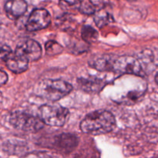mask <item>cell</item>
<instances>
[{
	"instance_id": "cell-1",
	"label": "cell",
	"mask_w": 158,
	"mask_h": 158,
	"mask_svg": "<svg viewBox=\"0 0 158 158\" xmlns=\"http://www.w3.org/2000/svg\"><path fill=\"white\" fill-rule=\"evenodd\" d=\"M116 127L114 116L109 111L100 110L89 113L80 125L83 133L90 135H101L111 132Z\"/></svg>"
},
{
	"instance_id": "cell-2",
	"label": "cell",
	"mask_w": 158,
	"mask_h": 158,
	"mask_svg": "<svg viewBox=\"0 0 158 158\" xmlns=\"http://www.w3.org/2000/svg\"><path fill=\"white\" fill-rule=\"evenodd\" d=\"M72 89V85L63 80L45 79L37 84L35 91L41 98L56 102L67 96Z\"/></svg>"
},
{
	"instance_id": "cell-3",
	"label": "cell",
	"mask_w": 158,
	"mask_h": 158,
	"mask_svg": "<svg viewBox=\"0 0 158 158\" xmlns=\"http://www.w3.org/2000/svg\"><path fill=\"white\" fill-rule=\"evenodd\" d=\"M40 117L46 125L63 127L69 117V110L59 104H46L40 108Z\"/></svg>"
},
{
	"instance_id": "cell-4",
	"label": "cell",
	"mask_w": 158,
	"mask_h": 158,
	"mask_svg": "<svg viewBox=\"0 0 158 158\" xmlns=\"http://www.w3.org/2000/svg\"><path fill=\"white\" fill-rule=\"evenodd\" d=\"M9 122L16 129L27 132H37L45 124L40 117L24 111H15L9 117Z\"/></svg>"
},
{
	"instance_id": "cell-5",
	"label": "cell",
	"mask_w": 158,
	"mask_h": 158,
	"mask_svg": "<svg viewBox=\"0 0 158 158\" xmlns=\"http://www.w3.org/2000/svg\"><path fill=\"white\" fill-rule=\"evenodd\" d=\"M114 72L139 77L143 76V71L140 62L131 56H117L114 63Z\"/></svg>"
},
{
	"instance_id": "cell-6",
	"label": "cell",
	"mask_w": 158,
	"mask_h": 158,
	"mask_svg": "<svg viewBox=\"0 0 158 158\" xmlns=\"http://www.w3.org/2000/svg\"><path fill=\"white\" fill-rule=\"evenodd\" d=\"M15 53L28 61H36L41 57L42 48L33 40H26L20 42L15 48Z\"/></svg>"
},
{
	"instance_id": "cell-7",
	"label": "cell",
	"mask_w": 158,
	"mask_h": 158,
	"mask_svg": "<svg viewBox=\"0 0 158 158\" xmlns=\"http://www.w3.org/2000/svg\"><path fill=\"white\" fill-rule=\"evenodd\" d=\"M51 22L50 14L44 9H34L26 23V29L29 32L41 30L47 27Z\"/></svg>"
},
{
	"instance_id": "cell-8",
	"label": "cell",
	"mask_w": 158,
	"mask_h": 158,
	"mask_svg": "<svg viewBox=\"0 0 158 158\" xmlns=\"http://www.w3.org/2000/svg\"><path fill=\"white\" fill-rule=\"evenodd\" d=\"M117 56L113 54L95 55L89 60V65L94 69L101 72L114 71V66Z\"/></svg>"
},
{
	"instance_id": "cell-9",
	"label": "cell",
	"mask_w": 158,
	"mask_h": 158,
	"mask_svg": "<svg viewBox=\"0 0 158 158\" xmlns=\"http://www.w3.org/2000/svg\"><path fill=\"white\" fill-rule=\"evenodd\" d=\"M27 2L25 0H7L5 3V12L10 19H17L27 10Z\"/></svg>"
},
{
	"instance_id": "cell-10",
	"label": "cell",
	"mask_w": 158,
	"mask_h": 158,
	"mask_svg": "<svg viewBox=\"0 0 158 158\" xmlns=\"http://www.w3.org/2000/svg\"><path fill=\"white\" fill-rule=\"evenodd\" d=\"M78 139L71 134H61L56 136L54 140V146L60 151L69 152L77 147Z\"/></svg>"
},
{
	"instance_id": "cell-11",
	"label": "cell",
	"mask_w": 158,
	"mask_h": 158,
	"mask_svg": "<svg viewBox=\"0 0 158 158\" xmlns=\"http://www.w3.org/2000/svg\"><path fill=\"white\" fill-rule=\"evenodd\" d=\"M8 69L15 73H21L27 70L29 61L23 57L12 53L11 56L6 61Z\"/></svg>"
},
{
	"instance_id": "cell-12",
	"label": "cell",
	"mask_w": 158,
	"mask_h": 158,
	"mask_svg": "<svg viewBox=\"0 0 158 158\" xmlns=\"http://www.w3.org/2000/svg\"><path fill=\"white\" fill-rule=\"evenodd\" d=\"M78 84L83 90L87 93H96L103 89L106 83L98 78H80Z\"/></svg>"
},
{
	"instance_id": "cell-13",
	"label": "cell",
	"mask_w": 158,
	"mask_h": 158,
	"mask_svg": "<svg viewBox=\"0 0 158 158\" xmlns=\"http://www.w3.org/2000/svg\"><path fill=\"white\" fill-rule=\"evenodd\" d=\"M113 20L114 19H113L112 15L109 13L107 11L104 10V8L99 9L94 15V21L99 28H103L108 23H111Z\"/></svg>"
},
{
	"instance_id": "cell-14",
	"label": "cell",
	"mask_w": 158,
	"mask_h": 158,
	"mask_svg": "<svg viewBox=\"0 0 158 158\" xmlns=\"http://www.w3.org/2000/svg\"><path fill=\"white\" fill-rule=\"evenodd\" d=\"M81 35L83 40L86 43H94L98 38V32L90 26H84L82 28Z\"/></svg>"
},
{
	"instance_id": "cell-15",
	"label": "cell",
	"mask_w": 158,
	"mask_h": 158,
	"mask_svg": "<svg viewBox=\"0 0 158 158\" xmlns=\"http://www.w3.org/2000/svg\"><path fill=\"white\" fill-rule=\"evenodd\" d=\"M83 0H60V6L63 10H80Z\"/></svg>"
},
{
	"instance_id": "cell-16",
	"label": "cell",
	"mask_w": 158,
	"mask_h": 158,
	"mask_svg": "<svg viewBox=\"0 0 158 158\" xmlns=\"http://www.w3.org/2000/svg\"><path fill=\"white\" fill-rule=\"evenodd\" d=\"M45 49L48 55L55 56L61 53L63 50V48L57 42L49 40L45 45Z\"/></svg>"
},
{
	"instance_id": "cell-17",
	"label": "cell",
	"mask_w": 158,
	"mask_h": 158,
	"mask_svg": "<svg viewBox=\"0 0 158 158\" xmlns=\"http://www.w3.org/2000/svg\"><path fill=\"white\" fill-rule=\"evenodd\" d=\"M13 53L12 51V49H10L9 46H8L7 45H2L1 47V60L2 61H6L9 57L11 56V55Z\"/></svg>"
},
{
	"instance_id": "cell-18",
	"label": "cell",
	"mask_w": 158,
	"mask_h": 158,
	"mask_svg": "<svg viewBox=\"0 0 158 158\" xmlns=\"http://www.w3.org/2000/svg\"><path fill=\"white\" fill-rule=\"evenodd\" d=\"M22 158H52L50 155L46 154V152H32L26 154Z\"/></svg>"
},
{
	"instance_id": "cell-19",
	"label": "cell",
	"mask_w": 158,
	"mask_h": 158,
	"mask_svg": "<svg viewBox=\"0 0 158 158\" xmlns=\"http://www.w3.org/2000/svg\"><path fill=\"white\" fill-rule=\"evenodd\" d=\"M88 1L95 7H99L100 9H101V8H104L105 6H106L109 0H88Z\"/></svg>"
},
{
	"instance_id": "cell-20",
	"label": "cell",
	"mask_w": 158,
	"mask_h": 158,
	"mask_svg": "<svg viewBox=\"0 0 158 158\" xmlns=\"http://www.w3.org/2000/svg\"><path fill=\"white\" fill-rule=\"evenodd\" d=\"M7 80H8L7 74L6 73L5 71L2 70L1 73H0V83H1L2 85H4L5 83L7 82Z\"/></svg>"
},
{
	"instance_id": "cell-21",
	"label": "cell",
	"mask_w": 158,
	"mask_h": 158,
	"mask_svg": "<svg viewBox=\"0 0 158 158\" xmlns=\"http://www.w3.org/2000/svg\"><path fill=\"white\" fill-rule=\"evenodd\" d=\"M155 80L156 82H157V83L158 84V73L157 74H156V77H155Z\"/></svg>"
}]
</instances>
